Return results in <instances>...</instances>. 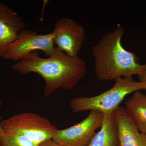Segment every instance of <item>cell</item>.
Masks as SVG:
<instances>
[{"mask_svg":"<svg viewBox=\"0 0 146 146\" xmlns=\"http://www.w3.org/2000/svg\"><path fill=\"white\" fill-rule=\"evenodd\" d=\"M52 33L56 47L70 56L78 57L86 38L82 25L71 18L63 17L56 22Z\"/></svg>","mask_w":146,"mask_h":146,"instance_id":"obj_7","label":"cell"},{"mask_svg":"<svg viewBox=\"0 0 146 146\" xmlns=\"http://www.w3.org/2000/svg\"><path fill=\"white\" fill-rule=\"evenodd\" d=\"M48 2V1H44V2H43V10H42V15H41V21H43V12H44V8L45 7H46V5L47 3Z\"/></svg>","mask_w":146,"mask_h":146,"instance_id":"obj_15","label":"cell"},{"mask_svg":"<svg viewBox=\"0 0 146 146\" xmlns=\"http://www.w3.org/2000/svg\"><path fill=\"white\" fill-rule=\"evenodd\" d=\"M3 104V101L2 100H0V108H1V106ZM1 117L0 116V119H1ZM1 122L0 121V134L2 133V129L1 126Z\"/></svg>","mask_w":146,"mask_h":146,"instance_id":"obj_16","label":"cell"},{"mask_svg":"<svg viewBox=\"0 0 146 146\" xmlns=\"http://www.w3.org/2000/svg\"><path fill=\"white\" fill-rule=\"evenodd\" d=\"M23 18L8 5L0 3V46L13 42L23 30Z\"/></svg>","mask_w":146,"mask_h":146,"instance_id":"obj_9","label":"cell"},{"mask_svg":"<svg viewBox=\"0 0 146 146\" xmlns=\"http://www.w3.org/2000/svg\"><path fill=\"white\" fill-rule=\"evenodd\" d=\"M55 48L52 33L39 34L33 31L25 30L13 42L0 46V57L19 62L31 53L38 50L42 51L48 57L52 54Z\"/></svg>","mask_w":146,"mask_h":146,"instance_id":"obj_5","label":"cell"},{"mask_svg":"<svg viewBox=\"0 0 146 146\" xmlns=\"http://www.w3.org/2000/svg\"><path fill=\"white\" fill-rule=\"evenodd\" d=\"M38 146H63L58 143L52 139H49L42 142Z\"/></svg>","mask_w":146,"mask_h":146,"instance_id":"obj_13","label":"cell"},{"mask_svg":"<svg viewBox=\"0 0 146 146\" xmlns=\"http://www.w3.org/2000/svg\"><path fill=\"white\" fill-rule=\"evenodd\" d=\"M1 124L3 132L23 136L37 145L52 139L58 129L48 119L31 112L14 115Z\"/></svg>","mask_w":146,"mask_h":146,"instance_id":"obj_4","label":"cell"},{"mask_svg":"<svg viewBox=\"0 0 146 146\" xmlns=\"http://www.w3.org/2000/svg\"><path fill=\"white\" fill-rule=\"evenodd\" d=\"M27 138L14 133L0 134V146H38Z\"/></svg>","mask_w":146,"mask_h":146,"instance_id":"obj_12","label":"cell"},{"mask_svg":"<svg viewBox=\"0 0 146 146\" xmlns=\"http://www.w3.org/2000/svg\"><path fill=\"white\" fill-rule=\"evenodd\" d=\"M139 81L144 82L146 83V71L142 74L138 76Z\"/></svg>","mask_w":146,"mask_h":146,"instance_id":"obj_14","label":"cell"},{"mask_svg":"<svg viewBox=\"0 0 146 146\" xmlns=\"http://www.w3.org/2000/svg\"><path fill=\"white\" fill-rule=\"evenodd\" d=\"M113 87L102 94L93 97H78L72 99L70 105L73 112L79 113L96 110L106 115L114 112L129 94L146 90V83L133 80L132 76L118 78Z\"/></svg>","mask_w":146,"mask_h":146,"instance_id":"obj_3","label":"cell"},{"mask_svg":"<svg viewBox=\"0 0 146 146\" xmlns=\"http://www.w3.org/2000/svg\"><path fill=\"white\" fill-rule=\"evenodd\" d=\"M11 68L21 74H39L46 82V96L60 88L72 89L85 76L87 71L84 60L78 56H70L57 47L49 57H41L38 51L33 52Z\"/></svg>","mask_w":146,"mask_h":146,"instance_id":"obj_1","label":"cell"},{"mask_svg":"<svg viewBox=\"0 0 146 146\" xmlns=\"http://www.w3.org/2000/svg\"><path fill=\"white\" fill-rule=\"evenodd\" d=\"M124 29L119 25L111 32L105 33L92 48L95 72L102 81L142 74L146 71V63L138 62L136 55L123 46Z\"/></svg>","mask_w":146,"mask_h":146,"instance_id":"obj_2","label":"cell"},{"mask_svg":"<svg viewBox=\"0 0 146 146\" xmlns=\"http://www.w3.org/2000/svg\"><path fill=\"white\" fill-rule=\"evenodd\" d=\"M119 146H146V133L141 132L125 108L114 111Z\"/></svg>","mask_w":146,"mask_h":146,"instance_id":"obj_8","label":"cell"},{"mask_svg":"<svg viewBox=\"0 0 146 146\" xmlns=\"http://www.w3.org/2000/svg\"><path fill=\"white\" fill-rule=\"evenodd\" d=\"M125 108L139 130L146 133V95L136 91L125 102Z\"/></svg>","mask_w":146,"mask_h":146,"instance_id":"obj_11","label":"cell"},{"mask_svg":"<svg viewBox=\"0 0 146 146\" xmlns=\"http://www.w3.org/2000/svg\"><path fill=\"white\" fill-rule=\"evenodd\" d=\"M86 146H119L114 112L104 115L101 129Z\"/></svg>","mask_w":146,"mask_h":146,"instance_id":"obj_10","label":"cell"},{"mask_svg":"<svg viewBox=\"0 0 146 146\" xmlns=\"http://www.w3.org/2000/svg\"></svg>","mask_w":146,"mask_h":146,"instance_id":"obj_17","label":"cell"},{"mask_svg":"<svg viewBox=\"0 0 146 146\" xmlns=\"http://www.w3.org/2000/svg\"><path fill=\"white\" fill-rule=\"evenodd\" d=\"M104 115L96 110H91L84 119L65 129H58L52 140L63 146H86L101 127Z\"/></svg>","mask_w":146,"mask_h":146,"instance_id":"obj_6","label":"cell"}]
</instances>
